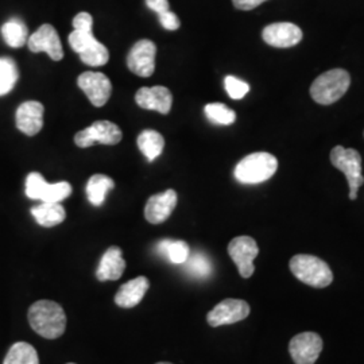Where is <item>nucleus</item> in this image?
Wrapping results in <instances>:
<instances>
[{"label":"nucleus","instance_id":"obj_1","mask_svg":"<svg viewBox=\"0 0 364 364\" xmlns=\"http://www.w3.org/2000/svg\"><path fill=\"white\" fill-rule=\"evenodd\" d=\"M28 323L39 336L54 340L65 332L66 314L57 302L42 299L30 306Z\"/></svg>","mask_w":364,"mask_h":364},{"label":"nucleus","instance_id":"obj_2","mask_svg":"<svg viewBox=\"0 0 364 364\" xmlns=\"http://www.w3.org/2000/svg\"><path fill=\"white\" fill-rule=\"evenodd\" d=\"M290 270L301 282L323 289L333 281V273L326 262L313 255L299 254L290 260Z\"/></svg>","mask_w":364,"mask_h":364},{"label":"nucleus","instance_id":"obj_3","mask_svg":"<svg viewBox=\"0 0 364 364\" xmlns=\"http://www.w3.org/2000/svg\"><path fill=\"white\" fill-rule=\"evenodd\" d=\"M351 77L343 69H332L314 80L311 87V96L318 105L336 103L348 91Z\"/></svg>","mask_w":364,"mask_h":364},{"label":"nucleus","instance_id":"obj_4","mask_svg":"<svg viewBox=\"0 0 364 364\" xmlns=\"http://www.w3.org/2000/svg\"><path fill=\"white\" fill-rule=\"evenodd\" d=\"M278 161L269 153H254L245 156L234 170L235 178L242 183H260L273 177Z\"/></svg>","mask_w":364,"mask_h":364},{"label":"nucleus","instance_id":"obj_5","mask_svg":"<svg viewBox=\"0 0 364 364\" xmlns=\"http://www.w3.org/2000/svg\"><path fill=\"white\" fill-rule=\"evenodd\" d=\"M331 162L336 169L346 174L347 181L350 185V198L356 200L358 191L364 183L360 154L353 149H346L343 146H336L331 151Z\"/></svg>","mask_w":364,"mask_h":364},{"label":"nucleus","instance_id":"obj_6","mask_svg":"<svg viewBox=\"0 0 364 364\" xmlns=\"http://www.w3.org/2000/svg\"><path fill=\"white\" fill-rule=\"evenodd\" d=\"M72 195V185L69 182L48 183L41 173H30L26 178V196L31 200L42 203H61Z\"/></svg>","mask_w":364,"mask_h":364},{"label":"nucleus","instance_id":"obj_7","mask_svg":"<svg viewBox=\"0 0 364 364\" xmlns=\"http://www.w3.org/2000/svg\"><path fill=\"white\" fill-rule=\"evenodd\" d=\"M122 130L115 123L100 120L95 122L85 130L80 131L75 136L78 147H91L95 144H117L122 141Z\"/></svg>","mask_w":364,"mask_h":364},{"label":"nucleus","instance_id":"obj_8","mask_svg":"<svg viewBox=\"0 0 364 364\" xmlns=\"http://www.w3.org/2000/svg\"><path fill=\"white\" fill-rule=\"evenodd\" d=\"M228 254L243 278H250L254 274V259L258 257L259 248L252 237L237 236L232 239L228 245Z\"/></svg>","mask_w":364,"mask_h":364},{"label":"nucleus","instance_id":"obj_9","mask_svg":"<svg viewBox=\"0 0 364 364\" xmlns=\"http://www.w3.org/2000/svg\"><path fill=\"white\" fill-rule=\"evenodd\" d=\"M156 46L153 41L141 39L136 42L127 57V66L139 77H150L156 69Z\"/></svg>","mask_w":364,"mask_h":364},{"label":"nucleus","instance_id":"obj_10","mask_svg":"<svg viewBox=\"0 0 364 364\" xmlns=\"http://www.w3.org/2000/svg\"><path fill=\"white\" fill-rule=\"evenodd\" d=\"M250 314V305L243 299H227L218 304L207 316L210 326H230L245 320Z\"/></svg>","mask_w":364,"mask_h":364},{"label":"nucleus","instance_id":"obj_11","mask_svg":"<svg viewBox=\"0 0 364 364\" xmlns=\"http://www.w3.org/2000/svg\"><path fill=\"white\" fill-rule=\"evenodd\" d=\"M323 351V338L314 332H304L291 338L289 352L296 364H314Z\"/></svg>","mask_w":364,"mask_h":364},{"label":"nucleus","instance_id":"obj_12","mask_svg":"<svg viewBox=\"0 0 364 364\" xmlns=\"http://www.w3.org/2000/svg\"><path fill=\"white\" fill-rule=\"evenodd\" d=\"M27 46L33 53H46L53 61L64 58V49L57 30L52 25H42L27 39Z\"/></svg>","mask_w":364,"mask_h":364},{"label":"nucleus","instance_id":"obj_13","mask_svg":"<svg viewBox=\"0 0 364 364\" xmlns=\"http://www.w3.org/2000/svg\"><path fill=\"white\" fill-rule=\"evenodd\" d=\"M77 84L95 107L107 105L112 92V85L105 75L99 72H85L78 76Z\"/></svg>","mask_w":364,"mask_h":364},{"label":"nucleus","instance_id":"obj_14","mask_svg":"<svg viewBox=\"0 0 364 364\" xmlns=\"http://www.w3.org/2000/svg\"><path fill=\"white\" fill-rule=\"evenodd\" d=\"M263 41L278 49H285L296 46L302 39V31L299 26L289 22H279L273 23L263 28L262 33Z\"/></svg>","mask_w":364,"mask_h":364},{"label":"nucleus","instance_id":"obj_15","mask_svg":"<svg viewBox=\"0 0 364 364\" xmlns=\"http://www.w3.org/2000/svg\"><path fill=\"white\" fill-rule=\"evenodd\" d=\"M177 205V193L168 189L164 193L151 196L144 207V218L151 224H161L168 220Z\"/></svg>","mask_w":364,"mask_h":364},{"label":"nucleus","instance_id":"obj_16","mask_svg":"<svg viewBox=\"0 0 364 364\" xmlns=\"http://www.w3.org/2000/svg\"><path fill=\"white\" fill-rule=\"evenodd\" d=\"M45 108L39 102H25L16 109V127L28 136L37 135L43 127Z\"/></svg>","mask_w":364,"mask_h":364},{"label":"nucleus","instance_id":"obj_17","mask_svg":"<svg viewBox=\"0 0 364 364\" xmlns=\"http://www.w3.org/2000/svg\"><path fill=\"white\" fill-rule=\"evenodd\" d=\"M135 102L144 109L156 111L162 115L169 114L173 105L171 92L166 87L141 88L135 95Z\"/></svg>","mask_w":364,"mask_h":364},{"label":"nucleus","instance_id":"obj_18","mask_svg":"<svg viewBox=\"0 0 364 364\" xmlns=\"http://www.w3.org/2000/svg\"><path fill=\"white\" fill-rule=\"evenodd\" d=\"M126 270V260L123 259L122 250L112 246L108 248L102 257L96 277L99 281H117Z\"/></svg>","mask_w":364,"mask_h":364},{"label":"nucleus","instance_id":"obj_19","mask_svg":"<svg viewBox=\"0 0 364 364\" xmlns=\"http://www.w3.org/2000/svg\"><path fill=\"white\" fill-rule=\"evenodd\" d=\"M149 289V279L146 277H138L122 285L115 296V302L120 308L130 309L141 304Z\"/></svg>","mask_w":364,"mask_h":364},{"label":"nucleus","instance_id":"obj_20","mask_svg":"<svg viewBox=\"0 0 364 364\" xmlns=\"http://www.w3.org/2000/svg\"><path fill=\"white\" fill-rule=\"evenodd\" d=\"M31 215L42 227H54L65 220L66 213L60 203H42L31 209Z\"/></svg>","mask_w":364,"mask_h":364},{"label":"nucleus","instance_id":"obj_21","mask_svg":"<svg viewBox=\"0 0 364 364\" xmlns=\"http://www.w3.org/2000/svg\"><path fill=\"white\" fill-rule=\"evenodd\" d=\"M138 147L149 162H153L162 154L165 147L164 136L154 130H146L138 136Z\"/></svg>","mask_w":364,"mask_h":364},{"label":"nucleus","instance_id":"obj_22","mask_svg":"<svg viewBox=\"0 0 364 364\" xmlns=\"http://www.w3.org/2000/svg\"><path fill=\"white\" fill-rule=\"evenodd\" d=\"M115 182L103 174H95L87 183V196L92 205L100 207L105 203L107 193L114 189Z\"/></svg>","mask_w":364,"mask_h":364},{"label":"nucleus","instance_id":"obj_23","mask_svg":"<svg viewBox=\"0 0 364 364\" xmlns=\"http://www.w3.org/2000/svg\"><path fill=\"white\" fill-rule=\"evenodd\" d=\"M1 36L4 42L10 46V48H22L27 43L28 39V31L25 23L18 19V18H13L9 22H6L3 27H1Z\"/></svg>","mask_w":364,"mask_h":364},{"label":"nucleus","instance_id":"obj_24","mask_svg":"<svg viewBox=\"0 0 364 364\" xmlns=\"http://www.w3.org/2000/svg\"><path fill=\"white\" fill-rule=\"evenodd\" d=\"M3 364H39L38 353L28 343H15Z\"/></svg>","mask_w":364,"mask_h":364},{"label":"nucleus","instance_id":"obj_25","mask_svg":"<svg viewBox=\"0 0 364 364\" xmlns=\"http://www.w3.org/2000/svg\"><path fill=\"white\" fill-rule=\"evenodd\" d=\"M158 252L166 258H169L171 263H176V264H183L189 255H191V250L188 243L182 242V240H162L159 242L158 245Z\"/></svg>","mask_w":364,"mask_h":364},{"label":"nucleus","instance_id":"obj_26","mask_svg":"<svg viewBox=\"0 0 364 364\" xmlns=\"http://www.w3.org/2000/svg\"><path fill=\"white\" fill-rule=\"evenodd\" d=\"M19 77L18 66L13 58L1 57L0 58V96H4L13 91Z\"/></svg>","mask_w":364,"mask_h":364},{"label":"nucleus","instance_id":"obj_27","mask_svg":"<svg viewBox=\"0 0 364 364\" xmlns=\"http://www.w3.org/2000/svg\"><path fill=\"white\" fill-rule=\"evenodd\" d=\"M81 61L90 66H103L109 60V53L103 43H100L97 39L91 43L87 49L78 54Z\"/></svg>","mask_w":364,"mask_h":364},{"label":"nucleus","instance_id":"obj_28","mask_svg":"<svg viewBox=\"0 0 364 364\" xmlns=\"http://www.w3.org/2000/svg\"><path fill=\"white\" fill-rule=\"evenodd\" d=\"M205 115L212 123L221 124V126H230L236 120V114L232 109H230L227 105L221 103H210L204 108Z\"/></svg>","mask_w":364,"mask_h":364},{"label":"nucleus","instance_id":"obj_29","mask_svg":"<svg viewBox=\"0 0 364 364\" xmlns=\"http://www.w3.org/2000/svg\"><path fill=\"white\" fill-rule=\"evenodd\" d=\"M183 264H185L188 273L198 277V278H207L209 277V274L212 273V264L208 258L198 252L192 257L189 255V258Z\"/></svg>","mask_w":364,"mask_h":364},{"label":"nucleus","instance_id":"obj_30","mask_svg":"<svg viewBox=\"0 0 364 364\" xmlns=\"http://www.w3.org/2000/svg\"><path fill=\"white\" fill-rule=\"evenodd\" d=\"M224 87H225V91L228 93V96L234 100L243 99L250 91V85L247 82L234 77V76H227L224 78Z\"/></svg>","mask_w":364,"mask_h":364},{"label":"nucleus","instance_id":"obj_31","mask_svg":"<svg viewBox=\"0 0 364 364\" xmlns=\"http://www.w3.org/2000/svg\"><path fill=\"white\" fill-rule=\"evenodd\" d=\"M68 41H69V45L72 46V49L80 54L84 49H87L91 43H93V42L96 41V38H95V36H93L92 31L73 30V31L69 34Z\"/></svg>","mask_w":364,"mask_h":364},{"label":"nucleus","instance_id":"obj_32","mask_svg":"<svg viewBox=\"0 0 364 364\" xmlns=\"http://www.w3.org/2000/svg\"><path fill=\"white\" fill-rule=\"evenodd\" d=\"M92 26H93V18H92L91 14L80 13L73 19L75 30L92 31Z\"/></svg>","mask_w":364,"mask_h":364},{"label":"nucleus","instance_id":"obj_33","mask_svg":"<svg viewBox=\"0 0 364 364\" xmlns=\"http://www.w3.org/2000/svg\"><path fill=\"white\" fill-rule=\"evenodd\" d=\"M159 22H161V25L164 26V28L170 30V31L177 30L180 25H181L178 16L176 14L171 13L170 10L166 11V13L159 14Z\"/></svg>","mask_w":364,"mask_h":364},{"label":"nucleus","instance_id":"obj_34","mask_svg":"<svg viewBox=\"0 0 364 364\" xmlns=\"http://www.w3.org/2000/svg\"><path fill=\"white\" fill-rule=\"evenodd\" d=\"M263 1H267V0H232L235 7L237 10H243V11H250V10L257 9Z\"/></svg>","mask_w":364,"mask_h":364},{"label":"nucleus","instance_id":"obj_35","mask_svg":"<svg viewBox=\"0 0 364 364\" xmlns=\"http://www.w3.org/2000/svg\"><path fill=\"white\" fill-rule=\"evenodd\" d=\"M146 4L150 10L156 11L158 15L169 11V1L168 0H146Z\"/></svg>","mask_w":364,"mask_h":364},{"label":"nucleus","instance_id":"obj_36","mask_svg":"<svg viewBox=\"0 0 364 364\" xmlns=\"http://www.w3.org/2000/svg\"><path fill=\"white\" fill-rule=\"evenodd\" d=\"M156 364H171V363H168V362H161V363H156Z\"/></svg>","mask_w":364,"mask_h":364},{"label":"nucleus","instance_id":"obj_37","mask_svg":"<svg viewBox=\"0 0 364 364\" xmlns=\"http://www.w3.org/2000/svg\"><path fill=\"white\" fill-rule=\"evenodd\" d=\"M68 364H75V363H68Z\"/></svg>","mask_w":364,"mask_h":364}]
</instances>
